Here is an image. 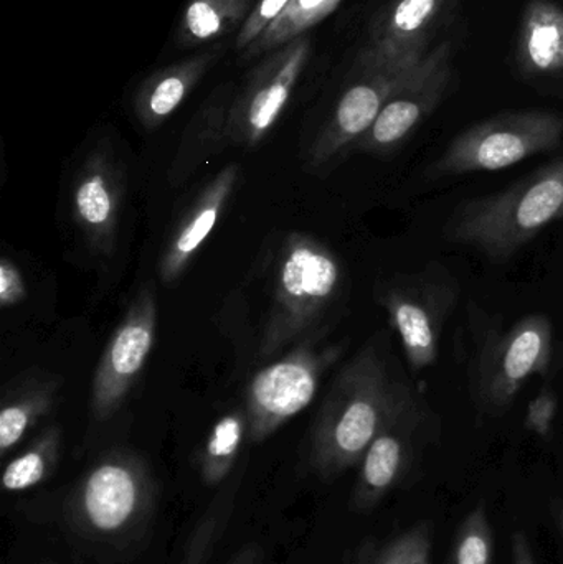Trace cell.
Returning <instances> with one entry per match:
<instances>
[{
    "mask_svg": "<svg viewBox=\"0 0 563 564\" xmlns=\"http://www.w3.org/2000/svg\"><path fill=\"white\" fill-rule=\"evenodd\" d=\"M396 361L389 337L377 334L334 378L311 436L310 466L321 479H336L359 466L390 414L415 387Z\"/></svg>",
    "mask_w": 563,
    "mask_h": 564,
    "instance_id": "obj_1",
    "label": "cell"
},
{
    "mask_svg": "<svg viewBox=\"0 0 563 564\" xmlns=\"http://www.w3.org/2000/svg\"><path fill=\"white\" fill-rule=\"evenodd\" d=\"M557 224H563V158L491 194L459 202L442 237L489 263L506 264Z\"/></svg>",
    "mask_w": 563,
    "mask_h": 564,
    "instance_id": "obj_2",
    "label": "cell"
},
{
    "mask_svg": "<svg viewBox=\"0 0 563 564\" xmlns=\"http://www.w3.org/2000/svg\"><path fill=\"white\" fill-rule=\"evenodd\" d=\"M466 332L468 393L481 416H505L532 378L551 373L555 334L548 314L534 312L505 327L499 315L473 304Z\"/></svg>",
    "mask_w": 563,
    "mask_h": 564,
    "instance_id": "obj_3",
    "label": "cell"
},
{
    "mask_svg": "<svg viewBox=\"0 0 563 564\" xmlns=\"http://www.w3.org/2000/svg\"><path fill=\"white\" fill-rule=\"evenodd\" d=\"M347 271L327 245L311 235H286L274 261L273 288L260 358H273L290 345L329 330L331 312L347 297Z\"/></svg>",
    "mask_w": 563,
    "mask_h": 564,
    "instance_id": "obj_4",
    "label": "cell"
},
{
    "mask_svg": "<svg viewBox=\"0 0 563 564\" xmlns=\"http://www.w3.org/2000/svg\"><path fill=\"white\" fill-rule=\"evenodd\" d=\"M154 507L148 463L132 451L112 449L78 480L66 500V519L88 542L119 549L144 533Z\"/></svg>",
    "mask_w": 563,
    "mask_h": 564,
    "instance_id": "obj_5",
    "label": "cell"
},
{
    "mask_svg": "<svg viewBox=\"0 0 563 564\" xmlns=\"http://www.w3.org/2000/svg\"><path fill=\"white\" fill-rule=\"evenodd\" d=\"M373 299L399 337L412 377L435 367L443 335L462 299V282L442 261L376 282Z\"/></svg>",
    "mask_w": 563,
    "mask_h": 564,
    "instance_id": "obj_6",
    "label": "cell"
},
{
    "mask_svg": "<svg viewBox=\"0 0 563 564\" xmlns=\"http://www.w3.org/2000/svg\"><path fill=\"white\" fill-rule=\"evenodd\" d=\"M562 144L563 116L559 112L542 109L502 112L456 135L445 151L426 165L423 178L442 182L492 174L535 155L557 151Z\"/></svg>",
    "mask_w": 563,
    "mask_h": 564,
    "instance_id": "obj_7",
    "label": "cell"
},
{
    "mask_svg": "<svg viewBox=\"0 0 563 564\" xmlns=\"http://www.w3.org/2000/svg\"><path fill=\"white\" fill-rule=\"evenodd\" d=\"M443 421L425 394L413 387L396 408L360 460L353 490L359 512L376 509L415 473L430 447L442 440Z\"/></svg>",
    "mask_w": 563,
    "mask_h": 564,
    "instance_id": "obj_8",
    "label": "cell"
},
{
    "mask_svg": "<svg viewBox=\"0 0 563 564\" xmlns=\"http://www.w3.org/2000/svg\"><path fill=\"white\" fill-rule=\"evenodd\" d=\"M327 332L304 338L286 357L261 368L245 393L248 437L268 440L313 403L324 375L340 360L346 345L327 340Z\"/></svg>",
    "mask_w": 563,
    "mask_h": 564,
    "instance_id": "obj_9",
    "label": "cell"
},
{
    "mask_svg": "<svg viewBox=\"0 0 563 564\" xmlns=\"http://www.w3.org/2000/svg\"><path fill=\"white\" fill-rule=\"evenodd\" d=\"M306 36L268 53L228 109V144L253 149L270 134L293 96L310 58Z\"/></svg>",
    "mask_w": 563,
    "mask_h": 564,
    "instance_id": "obj_10",
    "label": "cell"
},
{
    "mask_svg": "<svg viewBox=\"0 0 563 564\" xmlns=\"http://www.w3.org/2000/svg\"><path fill=\"white\" fill-rule=\"evenodd\" d=\"M420 63V62H419ZM419 63L410 66H360L357 78L344 89L307 151L306 167L324 172L354 152L359 139L379 118L386 102Z\"/></svg>",
    "mask_w": 563,
    "mask_h": 564,
    "instance_id": "obj_11",
    "label": "cell"
},
{
    "mask_svg": "<svg viewBox=\"0 0 563 564\" xmlns=\"http://www.w3.org/2000/svg\"><path fill=\"white\" fill-rule=\"evenodd\" d=\"M158 328V301L151 282L142 285L112 332L91 384V416L102 423L118 413L144 370Z\"/></svg>",
    "mask_w": 563,
    "mask_h": 564,
    "instance_id": "obj_12",
    "label": "cell"
},
{
    "mask_svg": "<svg viewBox=\"0 0 563 564\" xmlns=\"http://www.w3.org/2000/svg\"><path fill=\"white\" fill-rule=\"evenodd\" d=\"M452 79V50L442 43L419 63L412 75L400 83L369 131L359 139L354 152L389 159L425 124L443 101Z\"/></svg>",
    "mask_w": 563,
    "mask_h": 564,
    "instance_id": "obj_13",
    "label": "cell"
},
{
    "mask_svg": "<svg viewBox=\"0 0 563 564\" xmlns=\"http://www.w3.org/2000/svg\"><path fill=\"white\" fill-rule=\"evenodd\" d=\"M126 178L108 144L88 152L72 187V217L96 257L111 258L118 245Z\"/></svg>",
    "mask_w": 563,
    "mask_h": 564,
    "instance_id": "obj_14",
    "label": "cell"
},
{
    "mask_svg": "<svg viewBox=\"0 0 563 564\" xmlns=\"http://www.w3.org/2000/svg\"><path fill=\"white\" fill-rule=\"evenodd\" d=\"M450 0H393L380 13L360 52V66H410L426 56L430 39Z\"/></svg>",
    "mask_w": 563,
    "mask_h": 564,
    "instance_id": "obj_15",
    "label": "cell"
},
{
    "mask_svg": "<svg viewBox=\"0 0 563 564\" xmlns=\"http://www.w3.org/2000/svg\"><path fill=\"white\" fill-rule=\"evenodd\" d=\"M240 181L237 164L221 169L192 202L165 241L159 274L164 284H174L197 257L207 238L214 231Z\"/></svg>",
    "mask_w": 563,
    "mask_h": 564,
    "instance_id": "obj_16",
    "label": "cell"
},
{
    "mask_svg": "<svg viewBox=\"0 0 563 564\" xmlns=\"http://www.w3.org/2000/svg\"><path fill=\"white\" fill-rule=\"evenodd\" d=\"M220 55L221 45H215L148 76L139 86L132 102L139 124L145 131H154L164 124L194 91L195 86L207 75Z\"/></svg>",
    "mask_w": 563,
    "mask_h": 564,
    "instance_id": "obj_17",
    "label": "cell"
},
{
    "mask_svg": "<svg viewBox=\"0 0 563 564\" xmlns=\"http://www.w3.org/2000/svg\"><path fill=\"white\" fill-rule=\"evenodd\" d=\"M59 380L43 371H26L7 384L0 408V454L7 456L30 430L52 413Z\"/></svg>",
    "mask_w": 563,
    "mask_h": 564,
    "instance_id": "obj_18",
    "label": "cell"
},
{
    "mask_svg": "<svg viewBox=\"0 0 563 564\" xmlns=\"http://www.w3.org/2000/svg\"><path fill=\"white\" fill-rule=\"evenodd\" d=\"M518 59L526 75H554L563 69V9L549 0H531L522 17Z\"/></svg>",
    "mask_w": 563,
    "mask_h": 564,
    "instance_id": "obj_19",
    "label": "cell"
},
{
    "mask_svg": "<svg viewBox=\"0 0 563 564\" xmlns=\"http://www.w3.org/2000/svg\"><path fill=\"white\" fill-rule=\"evenodd\" d=\"M231 95L227 88H218L207 99L201 111L194 116L182 135L177 155L174 159L171 178H187L204 159L228 144L227 121Z\"/></svg>",
    "mask_w": 563,
    "mask_h": 564,
    "instance_id": "obj_20",
    "label": "cell"
},
{
    "mask_svg": "<svg viewBox=\"0 0 563 564\" xmlns=\"http://www.w3.org/2000/svg\"><path fill=\"white\" fill-rule=\"evenodd\" d=\"M253 7V0H188L177 30L178 43L191 48L224 39L241 29Z\"/></svg>",
    "mask_w": 563,
    "mask_h": 564,
    "instance_id": "obj_21",
    "label": "cell"
},
{
    "mask_svg": "<svg viewBox=\"0 0 563 564\" xmlns=\"http://www.w3.org/2000/svg\"><path fill=\"white\" fill-rule=\"evenodd\" d=\"M247 436L248 416L245 408L228 411L215 421L198 456V469L205 486L218 487L228 479Z\"/></svg>",
    "mask_w": 563,
    "mask_h": 564,
    "instance_id": "obj_22",
    "label": "cell"
},
{
    "mask_svg": "<svg viewBox=\"0 0 563 564\" xmlns=\"http://www.w3.org/2000/svg\"><path fill=\"white\" fill-rule=\"evenodd\" d=\"M62 453V430L48 426L25 451L13 457L2 474V489L17 494L46 482L58 466Z\"/></svg>",
    "mask_w": 563,
    "mask_h": 564,
    "instance_id": "obj_23",
    "label": "cell"
},
{
    "mask_svg": "<svg viewBox=\"0 0 563 564\" xmlns=\"http://www.w3.org/2000/svg\"><path fill=\"white\" fill-rule=\"evenodd\" d=\"M343 0H291L280 17L241 52L243 59L268 55L273 50L306 35L307 30L323 22Z\"/></svg>",
    "mask_w": 563,
    "mask_h": 564,
    "instance_id": "obj_24",
    "label": "cell"
},
{
    "mask_svg": "<svg viewBox=\"0 0 563 564\" xmlns=\"http://www.w3.org/2000/svg\"><path fill=\"white\" fill-rule=\"evenodd\" d=\"M496 540L488 506L479 502L459 523L448 564H495Z\"/></svg>",
    "mask_w": 563,
    "mask_h": 564,
    "instance_id": "obj_25",
    "label": "cell"
},
{
    "mask_svg": "<svg viewBox=\"0 0 563 564\" xmlns=\"http://www.w3.org/2000/svg\"><path fill=\"white\" fill-rule=\"evenodd\" d=\"M362 564H433V525L420 520L370 552Z\"/></svg>",
    "mask_w": 563,
    "mask_h": 564,
    "instance_id": "obj_26",
    "label": "cell"
},
{
    "mask_svg": "<svg viewBox=\"0 0 563 564\" xmlns=\"http://www.w3.org/2000/svg\"><path fill=\"white\" fill-rule=\"evenodd\" d=\"M235 492H237V484H231L230 489L215 497L214 502L198 522L197 529L188 539L182 564H207L221 533L227 529L231 509H234Z\"/></svg>",
    "mask_w": 563,
    "mask_h": 564,
    "instance_id": "obj_27",
    "label": "cell"
},
{
    "mask_svg": "<svg viewBox=\"0 0 563 564\" xmlns=\"http://www.w3.org/2000/svg\"><path fill=\"white\" fill-rule=\"evenodd\" d=\"M559 414V397L554 388L542 387L529 401L526 410L524 427L539 440L549 443L554 437L555 420Z\"/></svg>",
    "mask_w": 563,
    "mask_h": 564,
    "instance_id": "obj_28",
    "label": "cell"
},
{
    "mask_svg": "<svg viewBox=\"0 0 563 564\" xmlns=\"http://www.w3.org/2000/svg\"><path fill=\"white\" fill-rule=\"evenodd\" d=\"M290 2L291 0H260L238 30L235 50L245 52L283 13Z\"/></svg>",
    "mask_w": 563,
    "mask_h": 564,
    "instance_id": "obj_29",
    "label": "cell"
},
{
    "mask_svg": "<svg viewBox=\"0 0 563 564\" xmlns=\"http://www.w3.org/2000/svg\"><path fill=\"white\" fill-rule=\"evenodd\" d=\"M26 297V285L19 267L9 258L0 263V304L3 308L20 304Z\"/></svg>",
    "mask_w": 563,
    "mask_h": 564,
    "instance_id": "obj_30",
    "label": "cell"
},
{
    "mask_svg": "<svg viewBox=\"0 0 563 564\" xmlns=\"http://www.w3.org/2000/svg\"><path fill=\"white\" fill-rule=\"evenodd\" d=\"M512 564H538L534 550L529 542L528 533L524 530H516L511 539Z\"/></svg>",
    "mask_w": 563,
    "mask_h": 564,
    "instance_id": "obj_31",
    "label": "cell"
},
{
    "mask_svg": "<svg viewBox=\"0 0 563 564\" xmlns=\"http://www.w3.org/2000/svg\"><path fill=\"white\" fill-rule=\"evenodd\" d=\"M228 564H261V550L255 543L245 545Z\"/></svg>",
    "mask_w": 563,
    "mask_h": 564,
    "instance_id": "obj_32",
    "label": "cell"
},
{
    "mask_svg": "<svg viewBox=\"0 0 563 564\" xmlns=\"http://www.w3.org/2000/svg\"><path fill=\"white\" fill-rule=\"evenodd\" d=\"M561 517H562V532H563V507H562Z\"/></svg>",
    "mask_w": 563,
    "mask_h": 564,
    "instance_id": "obj_33",
    "label": "cell"
}]
</instances>
